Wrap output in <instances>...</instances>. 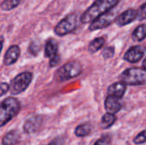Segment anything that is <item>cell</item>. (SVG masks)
Instances as JSON below:
<instances>
[{
	"mask_svg": "<svg viewBox=\"0 0 146 145\" xmlns=\"http://www.w3.org/2000/svg\"><path fill=\"white\" fill-rule=\"evenodd\" d=\"M121 0H96L80 16L82 23L93 21L99 15L113 9Z\"/></svg>",
	"mask_w": 146,
	"mask_h": 145,
	"instance_id": "obj_1",
	"label": "cell"
},
{
	"mask_svg": "<svg viewBox=\"0 0 146 145\" xmlns=\"http://www.w3.org/2000/svg\"><path fill=\"white\" fill-rule=\"evenodd\" d=\"M21 110V103L15 97H8L0 103V128L15 118Z\"/></svg>",
	"mask_w": 146,
	"mask_h": 145,
	"instance_id": "obj_2",
	"label": "cell"
},
{
	"mask_svg": "<svg viewBox=\"0 0 146 145\" xmlns=\"http://www.w3.org/2000/svg\"><path fill=\"white\" fill-rule=\"evenodd\" d=\"M82 73V67L77 62H69L62 66L55 73L56 80L64 82L79 76Z\"/></svg>",
	"mask_w": 146,
	"mask_h": 145,
	"instance_id": "obj_3",
	"label": "cell"
},
{
	"mask_svg": "<svg viewBox=\"0 0 146 145\" xmlns=\"http://www.w3.org/2000/svg\"><path fill=\"white\" fill-rule=\"evenodd\" d=\"M126 85H140L146 83V70L139 68H131L122 72L120 76Z\"/></svg>",
	"mask_w": 146,
	"mask_h": 145,
	"instance_id": "obj_4",
	"label": "cell"
},
{
	"mask_svg": "<svg viewBox=\"0 0 146 145\" xmlns=\"http://www.w3.org/2000/svg\"><path fill=\"white\" fill-rule=\"evenodd\" d=\"M78 26V16L75 13H71L66 15L60 21L54 28V32L57 36L62 37L74 32Z\"/></svg>",
	"mask_w": 146,
	"mask_h": 145,
	"instance_id": "obj_5",
	"label": "cell"
},
{
	"mask_svg": "<svg viewBox=\"0 0 146 145\" xmlns=\"http://www.w3.org/2000/svg\"><path fill=\"white\" fill-rule=\"evenodd\" d=\"M33 80V74L30 72H22L16 75L9 85L11 95H18L23 92L29 86Z\"/></svg>",
	"mask_w": 146,
	"mask_h": 145,
	"instance_id": "obj_6",
	"label": "cell"
},
{
	"mask_svg": "<svg viewBox=\"0 0 146 145\" xmlns=\"http://www.w3.org/2000/svg\"><path fill=\"white\" fill-rule=\"evenodd\" d=\"M116 18H117V11L114 8L113 9L99 15L93 21H92L89 26V30L96 31V30L105 28L109 26L112 22L115 21Z\"/></svg>",
	"mask_w": 146,
	"mask_h": 145,
	"instance_id": "obj_7",
	"label": "cell"
},
{
	"mask_svg": "<svg viewBox=\"0 0 146 145\" xmlns=\"http://www.w3.org/2000/svg\"><path fill=\"white\" fill-rule=\"evenodd\" d=\"M43 123V117L38 115H33L29 117L23 125V131L27 134H31L37 132Z\"/></svg>",
	"mask_w": 146,
	"mask_h": 145,
	"instance_id": "obj_8",
	"label": "cell"
},
{
	"mask_svg": "<svg viewBox=\"0 0 146 145\" xmlns=\"http://www.w3.org/2000/svg\"><path fill=\"white\" fill-rule=\"evenodd\" d=\"M145 53V49L141 45L131 47L124 55V59L130 63H136L142 59Z\"/></svg>",
	"mask_w": 146,
	"mask_h": 145,
	"instance_id": "obj_9",
	"label": "cell"
},
{
	"mask_svg": "<svg viewBox=\"0 0 146 145\" xmlns=\"http://www.w3.org/2000/svg\"><path fill=\"white\" fill-rule=\"evenodd\" d=\"M136 19H137V11L133 9H129L124 11L123 13H121L120 15H118L115 20V22L119 26H123L130 24Z\"/></svg>",
	"mask_w": 146,
	"mask_h": 145,
	"instance_id": "obj_10",
	"label": "cell"
},
{
	"mask_svg": "<svg viewBox=\"0 0 146 145\" xmlns=\"http://www.w3.org/2000/svg\"><path fill=\"white\" fill-rule=\"evenodd\" d=\"M21 54L20 47L16 44L11 45L6 51L3 56V64L6 66H10L14 64L19 58Z\"/></svg>",
	"mask_w": 146,
	"mask_h": 145,
	"instance_id": "obj_11",
	"label": "cell"
},
{
	"mask_svg": "<svg viewBox=\"0 0 146 145\" xmlns=\"http://www.w3.org/2000/svg\"><path fill=\"white\" fill-rule=\"evenodd\" d=\"M127 91V85L122 82H115L110 85L108 88V94L109 96L115 97L116 98H121Z\"/></svg>",
	"mask_w": 146,
	"mask_h": 145,
	"instance_id": "obj_12",
	"label": "cell"
},
{
	"mask_svg": "<svg viewBox=\"0 0 146 145\" xmlns=\"http://www.w3.org/2000/svg\"><path fill=\"white\" fill-rule=\"evenodd\" d=\"M121 107H122V104H121V101L119 100V98H116L115 97L109 96L105 99L104 108L110 114H113L114 115V114L119 112L121 110Z\"/></svg>",
	"mask_w": 146,
	"mask_h": 145,
	"instance_id": "obj_13",
	"label": "cell"
},
{
	"mask_svg": "<svg viewBox=\"0 0 146 145\" xmlns=\"http://www.w3.org/2000/svg\"><path fill=\"white\" fill-rule=\"evenodd\" d=\"M59 56L58 54V44L55 39H49L44 46V56L50 60Z\"/></svg>",
	"mask_w": 146,
	"mask_h": 145,
	"instance_id": "obj_14",
	"label": "cell"
},
{
	"mask_svg": "<svg viewBox=\"0 0 146 145\" xmlns=\"http://www.w3.org/2000/svg\"><path fill=\"white\" fill-rule=\"evenodd\" d=\"M20 140V134L16 131H10L2 139L3 145H15Z\"/></svg>",
	"mask_w": 146,
	"mask_h": 145,
	"instance_id": "obj_15",
	"label": "cell"
},
{
	"mask_svg": "<svg viewBox=\"0 0 146 145\" xmlns=\"http://www.w3.org/2000/svg\"><path fill=\"white\" fill-rule=\"evenodd\" d=\"M146 38V25L143 24L135 28L132 33V38L134 41H142Z\"/></svg>",
	"mask_w": 146,
	"mask_h": 145,
	"instance_id": "obj_16",
	"label": "cell"
},
{
	"mask_svg": "<svg viewBox=\"0 0 146 145\" xmlns=\"http://www.w3.org/2000/svg\"><path fill=\"white\" fill-rule=\"evenodd\" d=\"M105 44V39L103 37H99V38H96L95 39H93L92 41H91V43L89 44L88 46V50L91 53H95L98 50H99Z\"/></svg>",
	"mask_w": 146,
	"mask_h": 145,
	"instance_id": "obj_17",
	"label": "cell"
},
{
	"mask_svg": "<svg viewBox=\"0 0 146 145\" xmlns=\"http://www.w3.org/2000/svg\"><path fill=\"white\" fill-rule=\"evenodd\" d=\"M116 121V117L110 113H107L103 115L102 120H101V126L104 129L110 128L114 125V123Z\"/></svg>",
	"mask_w": 146,
	"mask_h": 145,
	"instance_id": "obj_18",
	"label": "cell"
},
{
	"mask_svg": "<svg viewBox=\"0 0 146 145\" xmlns=\"http://www.w3.org/2000/svg\"><path fill=\"white\" fill-rule=\"evenodd\" d=\"M92 132V126L89 124H82L78 126L75 130H74V134L75 136L81 138V137H86L89 135Z\"/></svg>",
	"mask_w": 146,
	"mask_h": 145,
	"instance_id": "obj_19",
	"label": "cell"
},
{
	"mask_svg": "<svg viewBox=\"0 0 146 145\" xmlns=\"http://www.w3.org/2000/svg\"><path fill=\"white\" fill-rule=\"evenodd\" d=\"M21 0H3L0 5L1 9L4 11H10L19 6Z\"/></svg>",
	"mask_w": 146,
	"mask_h": 145,
	"instance_id": "obj_20",
	"label": "cell"
},
{
	"mask_svg": "<svg viewBox=\"0 0 146 145\" xmlns=\"http://www.w3.org/2000/svg\"><path fill=\"white\" fill-rule=\"evenodd\" d=\"M146 142V130L141 132L139 134H138L134 139H133V143L135 144H142Z\"/></svg>",
	"mask_w": 146,
	"mask_h": 145,
	"instance_id": "obj_21",
	"label": "cell"
},
{
	"mask_svg": "<svg viewBox=\"0 0 146 145\" xmlns=\"http://www.w3.org/2000/svg\"><path fill=\"white\" fill-rule=\"evenodd\" d=\"M115 55V48L113 46H109L106 47L102 53V56L104 59H109L111 58Z\"/></svg>",
	"mask_w": 146,
	"mask_h": 145,
	"instance_id": "obj_22",
	"label": "cell"
},
{
	"mask_svg": "<svg viewBox=\"0 0 146 145\" xmlns=\"http://www.w3.org/2000/svg\"><path fill=\"white\" fill-rule=\"evenodd\" d=\"M137 19L139 21L146 19V3H145L137 11Z\"/></svg>",
	"mask_w": 146,
	"mask_h": 145,
	"instance_id": "obj_23",
	"label": "cell"
},
{
	"mask_svg": "<svg viewBox=\"0 0 146 145\" xmlns=\"http://www.w3.org/2000/svg\"><path fill=\"white\" fill-rule=\"evenodd\" d=\"M94 145H111V138L108 136L103 137L100 139L97 140Z\"/></svg>",
	"mask_w": 146,
	"mask_h": 145,
	"instance_id": "obj_24",
	"label": "cell"
},
{
	"mask_svg": "<svg viewBox=\"0 0 146 145\" xmlns=\"http://www.w3.org/2000/svg\"><path fill=\"white\" fill-rule=\"evenodd\" d=\"M8 91H9V85L5 82L0 83V97L5 95Z\"/></svg>",
	"mask_w": 146,
	"mask_h": 145,
	"instance_id": "obj_25",
	"label": "cell"
},
{
	"mask_svg": "<svg viewBox=\"0 0 146 145\" xmlns=\"http://www.w3.org/2000/svg\"><path fill=\"white\" fill-rule=\"evenodd\" d=\"M63 138H56L55 139H53L52 141H50L48 145H62L63 144Z\"/></svg>",
	"mask_w": 146,
	"mask_h": 145,
	"instance_id": "obj_26",
	"label": "cell"
},
{
	"mask_svg": "<svg viewBox=\"0 0 146 145\" xmlns=\"http://www.w3.org/2000/svg\"><path fill=\"white\" fill-rule=\"evenodd\" d=\"M3 41H4V38L3 36H0V53L2 51V49H3Z\"/></svg>",
	"mask_w": 146,
	"mask_h": 145,
	"instance_id": "obj_27",
	"label": "cell"
},
{
	"mask_svg": "<svg viewBox=\"0 0 146 145\" xmlns=\"http://www.w3.org/2000/svg\"><path fill=\"white\" fill-rule=\"evenodd\" d=\"M143 68H144V69H145V70H146V58L145 59L144 62H143Z\"/></svg>",
	"mask_w": 146,
	"mask_h": 145,
	"instance_id": "obj_28",
	"label": "cell"
}]
</instances>
